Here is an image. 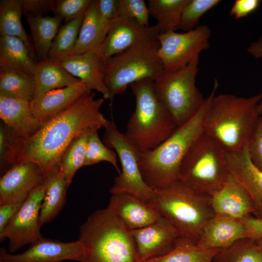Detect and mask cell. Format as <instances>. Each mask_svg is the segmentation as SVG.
Returning <instances> with one entry per match:
<instances>
[{"label":"cell","instance_id":"19","mask_svg":"<svg viewBox=\"0 0 262 262\" xmlns=\"http://www.w3.org/2000/svg\"><path fill=\"white\" fill-rule=\"evenodd\" d=\"M106 209L130 230L147 226L161 217L149 204L126 193L112 194Z\"/></svg>","mask_w":262,"mask_h":262},{"label":"cell","instance_id":"34","mask_svg":"<svg viewBox=\"0 0 262 262\" xmlns=\"http://www.w3.org/2000/svg\"><path fill=\"white\" fill-rule=\"evenodd\" d=\"M84 15L61 26L53 41L48 58L60 62L69 57L77 40Z\"/></svg>","mask_w":262,"mask_h":262},{"label":"cell","instance_id":"41","mask_svg":"<svg viewBox=\"0 0 262 262\" xmlns=\"http://www.w3.org/2000/svg\"><path fill=\"white\" fill-rule=\"evenodd\" d=\"M99 21L107 34L114 21L119 17L118 0H96Z\"/></svg>","mask_w":262,"mask_h":262},{"label":"cell","instance_id":"27","mask_svg":"<svg viewBox=\"0 0 262 262\" xmlns=\"http://www.w3.org/2000/svg\"><path fill=\"white\" fill-rule=\"evenodd\" d=\"M33 76L36 82L35 96L51 90L70 86L81 82L68 73L60 62L49 58L37 63Z\"/></svg>","mask_w":262,"mask_h":262},{"label":"cell","instance_id":"46","mask_svg":"<svg viewBox=\"0 0 262 262\" xmlns=\"http://www.w3.org/2000/svg\"><path fill=\"white\" fill-rule=\"evenodd\" d=\"M23 203V202L0 205V232L19 210Z\"/></svg>","mask_w":262,"mask_h":262},{"label":"cell","instance_id":"23","mask_svg":"<svg viewBox=\"0 0 262 262\" xmlns=\"http://www.w3.org/2000/svg\"><path fill=\"white\" fill-rule=\"evenodd\" d=\"M0 118L25 140L43 126L33 115L30 101L2 96H0Z\"/></svg>","mask_w":262,"mask_h":262},{"label":"cell","instance_id":"8","mask_svg":"<svg viewBox=\"0 0 262 262\" xmlns=\"http://www.w3.org/2000/svg\"><path fill=\"white\" fill-rule=\"evenodd\" d=\"M159 48L158 38H151L102 60L104 81L111 103L131 84L146 79L154 81L164 72L158 54Z\"/></svg>","mask_w":262,"mask_h":262},{"label":"cell","instance_id":"9","mask_svg":"<svg viewBox=\"0 0 262 262\" xmlns=\"http://www.w3.org/2000/svg\"><path fill=\"white\" fill-rule=\"evenodd\" d=\"M199 56L184 67L165 71L153 82L158 99L171 115L177 127L191 118L205 99L196 85Z\"/></svg>","mask_w":262,"mask_h":262},{"label":"cell","instance_id":"1","mask_svg":"<svg viewBox=\"0 0 262 262\" xmlns=\"http://www.w3.org/2000/svg\"><path fill=\"white\" fill-rule=\"evenodd\" d=\"M95 95L92 92L86 94L25 140L18 163L36 164L45 180L58 167L62 153L75 137L87 131L105 128L109 120L100 111L104 99H97Z\"/></svg>","mask_w":262,"mask_h":262},{"label":"cell","instance_id":"5","mask_svg":"<svg viewBox=\"0 0 262 262\" xmlns=\"http://www.w3.org/2000/svg\"><path fill=\"white\" fill-rule=\"evenodd\" d=\"M81 262H141L131 231L106 208L92 213L81 225Z\"/></svg>","mask_w":262,"mask_h":262},{"label":"cell","instance_id":"6","mask_svg":"<svg viewBox=\"0 0 262 262\" xmlns=\"http://www.w3.org/2000/svg\"><path fill=\"white\" fill-rule=\"evenodd\" d=\"M154 80L146 79L130 85L135 108L127 124L126 138L139 152L152 149L177 128L171 115L157 97Z\"/></svg>","mask_w":262,"mask_h":262},{"label":"cell","instance_id":"22","mask_svg":"<svg viewBox=\"0 0 262 262\" xmlns=\"http://www.w3.org/2000/svg\"><path fill=\"white\" fill-rule=\"evenodd\" d=\"M215 214L244 219L253 214L254 206L246 190L230 174L225 185L212 196Z\"/></svg>","mask_w":262,"mask_h":262},{"label":"cell","instance_id":"31","mask_svg":"<svg viewBox=\"0 0 262 262\" xmlns=\"http://www.w3.org/2000/svg\"><path fill=\"white\" fill-rule=\"evenodd\" d=\"M35 91L33 76L15 69H0V96L31 101Z\"/></svg>","mask_w":262,"mask_h":262},{"label":"cell","instance_id":"10","mask_svg":"<svg viewBox=\"0 0 262 262\" xmlns=\"http://www.w3.org/2000/svg\"><path fill=\"white\" fill-rule=\"evenodd\" d=\"M104 128L103 142L109 148L115 150L122 168V172L114 180L110 193L112 195L131 194L148 203L154 197L155 191L143 180L139 166L140 153L125 134L118 130L113 118L109 120Z\"/></svg>","mask_w":262,"mask_h":262},{"label":"cell","instance_id":"45","mask_svg":"<svg viewBox=\"0 0 262 262\" xmlns=\"http://www.w3.org/2000/svg\"><path fill=\"white\" fill-rule=\"evenodd\" d=\"M247 232V238L257 240L262 238V218L249 216L244 219Z\"/></svg>","mask_w":262,"mask_h":262},{"label":"cell","instance_id":"11","mask_svg":"<svg viewBox=\"0 0 262 262\" xmlns=\"http://www.w3.org/2000/svg\"><path fill=\"white\" fill-rule=\"evenodd\" d=\"M211 34L206 25H198L183 33L170 31L160 33L158 54L164 71L172 72L184 67L208 49Z\"/></svg>","mask_w":262,"mask_h":262},{"label":"cell","instance_id":"20","mask_svg":"<svg viewBox=\"0 0 262 262\" xmlns=\"http://www.w3.org/2000/svg\"><path fill=\"white\" fill-rule=\"evenodd\" d=\"M246 238L247 232L244 219L215 214L205 226L197 244L207 249H223Z\"/></svg>","mask_w":262,"mask_h":262},{"label":"cell","instance_id":"18","mask_svg":"<svg viewBox=\"0 0 262 262\" xmlns=\"http://www.w3.org/2000/svg\"><path fill=\"white\" fill-rule=\"evenodd\" d=\"M91 92L82 82L70 86L51 90L35 96L30 101L31 110L34 117L43 125Z\"/></svg>","mask_w":262,"mask_h":262},{"label":"cell","instance_id":"17","mask_svg":"<svg viewBox=\"0 0 262 262\" xmlns=\"http://www.w3.org/2000/svg\"><path fill=\"white\" fill-rule=\"evenodd\" d=\"M226 159L230 174L246 190L254 206L253 217L262 218V171L252 163L247 143L241 149L226 151Z\"/></svg>","mask_w":262,"mask_h":262},{"label":"cell","instance_id":"21","mask_svg":"<svg viewBox=\"0 0 262 262\" xmlns=\"http://www.w3.org/2000/svg\"><path fill=\"white\" fill-rule=\"evenodd\" d=\"M60 63L68 73L79 79L90 90L100 92L104 99L110 100V93L104 81L103 61L96 50L69 56Z\"/></svg>","mask_w":262,"mask_h":262},{"label":"cell","instance_id":"47","mask_svg":"<svg viewBox=\"0 0 262 262\" xmlns=\"http://www.w3.org/2000/svg\"><path fill=\"white\" fill-rule=\"evenodd\" d=\"M247 51L249 54L256 58L262 57V34L257 41L253 42L248 47Z\"/></svg>","mask_w":262,"mask_h":262},{"label":"cell","instance_id":"48","mask_svg":"<svg viewBox=\"0 0 262 262\" xmlns=\"http://www.w3.org/2000/svg\"><path fill=\"white\" fill-rule=\"evenodd\" d=\"M257 111L260 116L262 115V99L259 102L257 106Z\"/></svg>","mask_w":262,"mask_h":262},{"label":"cell","instance_id":"39","mask_svg":"<svg viewBox=\"0 0 262 262\" xmlns=\"http://www.w3.org/2000/svg\"><path fill=\"white\" fill-rule=\"evenodd\" d=\"M119 16L135 20L142 25L149 27V14L144 0H118Z\"/></svg>","mask_w":262,"mask_h":262},{"label":"cell","instance_id":"25","mask_svg":"<svg viewBox=\"0 0 262 262\" xmlns=\"http://www.w3.org/2000/svg\"><path fill=\"white\" fill-rule=\"evenodd\" d=\"M31 31V39L38 62L48 58L53 41L63 19L54 16H25Z\"/></svg>","mask_w":262,"mask_h":262},{"label":"cell","instance_id":"42","mask_svg":"<svg viewBox=\"0 0 262 262\" xmlns=\"http://www.w3.org/2000/svg\"><path fill=\"white\" fill-rule=\"evenodd\" d=\"M247 148L253 164L262 171V115L247 143Z\"/></svg>","mask_w":262,"mask_h":262},{"label":"cell","instance_id":"26","mask_svg":"<svg viewBox=\"0 0 262 262\" xmlns=\"http://www.w3.org/2000/svg\"><path fill=\"white\" fill-rule=\"evenodd\" d=\"M46 191L40 213L41 226L53 221L66 202V191L69 185L58 167L53 170L45 180Z\"/></svg>","mask_w":262,"mask_h":262},{"label":"cell","instance_id":"12","mask_svg":"<svg viewBox=\"0 0 262 262\" xmlns=\"http://www.w3.org/2000/svg\"><path fill=\"white\" fill-rule=\"evenodd\" d=\"M46 191V184L32 191L22 206L0 232V241L9 240L8 248L15 253L25 245L32 244L43 237L40 213Z\"/></svg>","mask_w":262,"mask_h":262},{"label":"cell","instance_id":"43","mask_svg":"<svg viewBox=\"0 0 262 262\" xmlns=\"http://www.w3.org/2000/svg\"><path fill=\"white\" fill-rule=\"evenodd\" d=\"M56 0H21L23 15L31 16H44L53 11Z\"/></svg>","mask_w":262,"mask_h":262},{"label":"cell","instance_id":"13","mask_svg":"<svg viewBox=\"0 0 262 262\" xmlns=\"http://www.w3.org/2000/svg\"><path fill=\"white\" fill-rule=\"evenodd\" d=\"M84 254V246L79 239L63 242L43 237L21 253H9L1 247L0 262H62L66 260L81 262Z\"/></svg>","mask_w":262,"mask_h":262},{"label":"cell","instance_id":"2","mask_svg":"<svg viewBox=\"0 0 262 262\" xmlns=\"http://www.w3.org/2000/svg\"><path fill=\"white\" fill-rule=\"evenodd\" d=\"M218 87L215 80L210 95L198 112L178 127L165 141L155 148L140 153L139 166L145 182L153 189L164 188L179 180V169L186 153L204 132L207 112Z\"/></svg>","mask_w":262,"mask_h":262},{"label":"cell","instance_id":"35","mask_svg":"<svg viewBox=\"0 0 262 262\" xmlns=\"http://www.w3.org/2000/svg\"><path fill=\"white\" fill-rule=\"evenodd\" d=\"M24 140L16 132L1 122L0 124V165L2 174L17 164Z\"/></svg>","mask_w":262,"mask_h":262},{"label":"cell","instance_id":"3","mask_svg":"<svg viewBox=\"0 0 262 262\" xmlns=\"http://www.w3.org/2000/svg\"><path fill=\"white\" fill-rule=\"evenodd\" d=\"M262 93L248 98L231 94L214 95L206 114L204 131L226 151L241 149L251 137L260 115L257 106Z\"/></svg>","mask_w":262,"mask_h":262},{"label":"cell","instance_id":"36","mask_svg":"<svg viewBox=\"0 0 262 262\" xmlns=\"http://www.w3.org/2000/svg\"><path fill=\"white\" fill-rule=\"evenodd\" d=\"M213 262H262V248L255 240L243 238L221 249Z\"/></svg>","mask_w":262,"mask_h":262},{"label":"cell","instance_id":"49","mask_svg":"<svg viewBox=\"0 0 262 262\" xmlns=\"http://www.w3.org/2000/svg\"><path fill=\"white\" fill-rule=\"evenodd\" d=\"M257 245L261 248H262V238L255 240Z\"/></svg>","mask_w":262,"mask_h":262},{"label":"cell","instance_id":"37","mask_svg":"<svg viewBox=\"0 0 262 262\" xmlns=\"http://www.w3.org/2000/svg\"><path fill=\"white\" fill-rule=\"evenodd\" d=\"M98 131H93L90 135L84 166L105 161L111 164L120 174L121 171L117 164L116 153L103 144L98 135Z\"/></svg>","mask_w":262,"mask_h":262},{"label":"cell","instance_id":"40","mask_svg":"<svg viewBox=\"0 0 262 262\" xmlns=\"http://www.w3.org/2000/svg\"><path fill=\"white\" fill-rule=\"evenodd\" d=\"M93 0H56L53 13L67 23L84 14Z\"/></svg>","mask_w":262,"mask_h":262},{"label":"cell","instance_id":"28","mask_svg":"<svg viewBox=\"0 0 262 262\" xmlns=\"http://www.w3.org/2000/svg\"><path fill=\"white\" fill-rule=\"evenodd\" d=\"M106 35L99 21L95 0H93L85 12L77 40L69 57L96 50Z\"/></svg>","mask_w":262,"mask_h":262},{"label":"cell","instance_id":"15","mask_svg":"<svg viewBox=\"0 0 262 262\" xmlns=\"http://www.w3.org/2000/svg\"><path fill=\"white\" fill-rule=\"evenodd\" d=\"M159 34L155 26L146 27L133 19L119 16L96 51L104 60L144 40L157 38Z\"/></svg>","mask_w":262,"mask_h":262},{"label":"cell","instance_id":"32","mask_svg":"<svg viewBox=\"0 0 262 262\" xmlns=\"http://www.w3.org/2000/svg\"><path fill=\"white\" fill-rule=\"evenodd\" d=\"M221 250L203 248L192 240L179 237L171 251L144 262H213Z\"/></svg>","mask_w":262,"mask_h":262},{"label":"cell","instance_id":"4","mask_svg":"<svg viewBox=\"0 0 262 262\" xmlns=\"http://www.w3.org/2000/svg\"><path fill=\"white\" fill-rule=\"evenodd\" d=\"M154 190V196L148 204L175 228L180 237L197 243L205 226L215 215L212 196L180 180Z\"/></svg>","mask_w":262,"mask_h":262},{"label":"cell","instance_id":"33","mask_svg":"<svg viewBox=\"0 0 262 262\" xmlns=\"http://www.w3.org/2000/svg\"><path fill=\"white\" fill-rule=\"evenodd\" d=\"M93 131H86L75 137L60 158L58 168L69 185L77 170L84 166L89 138Z\"/></svg>","mask_w":262,"mask_h":262},{"label":"cell","instance_id":"38","mask_svg":"<svg viewBox=\"0 0 262 262\" xmlns=\"http://www.w3.org/2000/svg\"><path fill=\"white\" fill-rule=\"evenodd\" d=\"M220 2L219 0H190L182 13L178 29L187 32L195 29L200 17Z\"/></svg>","mask_w":262,"mask_h":262},{"label":"cell","instance_id":"44","mask_svg":"<svg viewBox=\"0 0 262 262\" xmlns=\"http://www.w3.org/2000/svg\"><path fill=\"white\" fill-rule=\"evenodd\" d=\"M260 3L259 0H236L232 6L230 15L235 19L246 17L255 11Z\"/></svg>","mask_w":262,"mask_h":262},{"label":"cell","instance_id":"16","mask_svg":"<svg viewBox=\"0 0 262 262\" xmlns=\"http://www.w3.org/2000/svg\"><path fill=\"white\" fill-rule=\"evenodd\" d=\"M131 231L141 262L168 253L180 237L175 228L162 217L147 226Z\"/></svg>","mask_w":262,"mask_h":262},{"label":"cell","instance_id":"7","mask_svg":"<svg viewBox=\"0 0 262 262\" xmlns=\"http://www.w3.org/2000/svg\"><path fill=\"white\" fill-rule=\"evenodd\" d=\"M226 153L222 146L204 131L182 160L179 180L198 192L212 196L222 188L230 176Z\"/></svg>","mask_w":262,"mask_h":262},{"label":"cell","instance_id":"14","mask_svg":"<svg viewBox=\"0 0 262 262\" xmlns=\"http://www.w3.org/2000/svg\"><path fill=\"white\" fill-rule=\"evenodd\" d=\"M44 182L37 164L30 161L17 163L0 179V205L24 202L32 191Z\"/></svg>","mask_w":262,"mask_h":262},{"label":"cell","instance_id":"29","mask_svg":"<svg viewBox=\"0 0 262 262\" xmlns=\"http://www.w3.org/2000/svg\"><path fill=\"white\" fill-rule=\"evenodd\" d=\"M22 14L21 0H0V36H10L18 37L28 49L32 56L38 62L35 55L32 39L25 31L21 17Z\"/></svg>","mask_w":262,"mask_h":262},{"label":"cell","instance_id":"30","mask_svg":"<svg viewBox=\"0 0 262 262\" xmlns=\"http://www.w3.org/2000/svg\"><path fill=\"white\" fill-rule=\"evenodd\" d=\"M190 0H148L149 16L156 20L159 33L178 29L183 10Z\"/></svg>","mask_w":262,"mask_h":262},{"label":"cell","instance_id":"24","mask_svg":"<svg viewBox=\"0 0 262 262\" xmlns=\"http://www.w3.org/2000/svg\"><path fill=\"white\" fill-rule=\"evenodd\" d=\"M38 62L20 38L0 36V69H15L34 76Z\"/></svg>","mask_w":262,"mask_h":262}]
</instances>
